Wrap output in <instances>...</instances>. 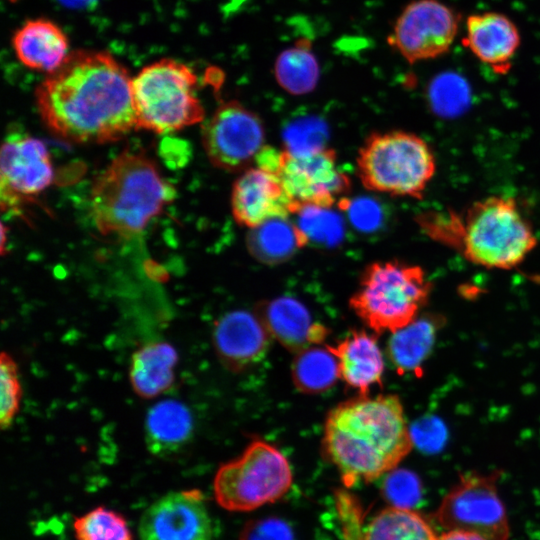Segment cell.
Masks as SVG:
<instances>
[{"instance_id": "1", "label": "cell", "mask_w": 540, "mask_h": 540, "mask_svg": "<svg viewBox=\"0 0 540 540\" xmlns=\"http://www.w3.org/2000/svg\"><path fill=\"white\" fill-rule=\"evenodd\" d=\"M132 77L109 52L76 50L35 90L39 114L75 143L116 141L136 128Z\"/></svg>"}, {"instance_id": "2", "label": "cell", "mask_w": 540, "mask_h": 540, "mask_svg": "<svg viewBox=\"0 0 540 540\" xmlns=\"http://www.w3.org/2000/svg\"><path fill=\"white\" fill-rule=\"evenodd\" d=\"M321 447L347 487L392 472L413 447L401 400L358 395L339 403L327 414Z\"/></svg>"}, {"instance_id": "3", "label": "cell", "mask_w": 540, "mask_h": 540, "mask_svg": "<svg viewBox=\"0 0 540 540\" xmlns=\"http://www.w3.org/2000/svg\"><path fill=\"white\" fill-rule=\"evenodd\" d=\"M175 195L150 158L123 152L92 186V217L102 234L129 238L140 233Z\"/></svg>"}, {"instance_id": "4", "label": "cell", "mask_w": 540, "mask_h": 540, "mask_svg": "<svg viewBox=\"0 0 540 540\" xmlns=\"http://www.w3.org/2000/svg\"><path fill=\"white\" fill-rule=\"evenodd\" d=\"M536 244L532 225L513 198H484L460 216L456 247L473 264L512 269L523 262Z\"/></svg>"}, {"instance_id": "5", "label": "cell", "mask_w": 540, "mask_h": 540, "mask_svg": "<svg viewBox=\"0 0 540 540\" xmlns=\"http://www.w3.org/2000/svg\"><path fill=\"white\" fill-rule=\"evenodd\" d=\"M430 291L431 283L420 266L377 261L362 272L349 306L373 333H393L418 317Z\"/></svg>"}, {"instance_id": "6", "label": "cell", "mask_w": 540, "mask_h": 540, "mask_svg": "<svg viewBox=\"0 0 540 540\" xmlns=\"http://www.w3.org/2000/svg\"><path fill=\"white\" fill-rule=\"evenodd\" d=\"M356 163L366 189L393 196L421 198L436 172L435 155L427 142L401 130L369 135Z\"/></svg>"}, {"instance_id": "7", "label": "cell", "mask_w": 540, "mask_h": 540, "mask_svg": "<svg viewBox=\"0 0 540 540\" xmlns=\"http://www.w3.org/2000/svg\"><path fill=\"white\" fill-rule=\"evenodd\" d=\"M197 82L193 69L175 59L144 66L131 83L136 128L162 134L203 121Z\"/></svg>"}, {"instance_id": "8", "label": "cell", "mask_w": 540, "mask_h": 540, "mask_svg": "<svg viewBox=\"0 0 540 540\" xmlns=\"http://www.w3.org/2000/svg\"><path fill=\"white\" fill-rule=\"evenodd\" d=\"M292 481L283 453L264 440H254L241 455L218 468L213 490L222 508L246 512L283 497Z\"/></svg>"}, {"instance_id": "9", "label": "cell", "mask_w": 540, "mask_h": 540, "mask_svg": "<svg viewBox=\"0 0 540 540\" xmlns=\"http://www.w3.org/2000/svg\"><path fill=\"white\" fill-rule=\"evenodd\" d=\"M255 161L279 177L293 204L292 214L303 205L330 208L350 188L349 178L338 169L336 152L329 148L293 155L264 146Z\"/></svg>"}, {"instance_id": "10", "label": "cell", "mask_w": 540, "mask_h": 540, "mask_svg": "<svg viewBox=\"0 0 540 540\" xmlns=\"http://www.w3.org/2000/svg\"><path fill=\"white\" fill-rule=\"evenodd\" d=\"M497 480L498 473L462 475L441 501L435 519L447 530H467L487 540H509V524Z\"/></svg>"}, {"instance_id": "11", "label": "cell", "mask_w": 540, "mask_h": 540, "mask_svg": "<svg viewBox=\"0 0 540 540\" xmlns=\"http://www.w3.org/2000/svg\"><path fill=\"white\" fill-rule=\"evenodd\" d=\"M460 13L441 0H412L396 18L387 38L409 64L447 54L459 31Z\"/></svg>"}, {"instance_id": "12", "label": "cell", "mask_w": 540, "mask_h": 540, "mask_svg": "<svg viewBox=\"0 0 540 540\" xmlns=\"http://www.w3.org/2000/svg\"><path fill=\"white\" fill-rule=\"evenodd\" d=\"M264 140L260 117L234 100L221 104L202 129V142L210 162L227 171L248 167L265 146Z\"/></svg>"}, {"instance_id": "13", "label": "cell", "mask_w": 540, "mask_h": 540, "mask_svg": "<svg viewBox=\"0 0 540 540\" xmlns=\"http://www.w3.org/2000/svg\"><path fill=\"white\" fill-rule=\"evenodd\" d=\"M2 210H16L32 201L53 181L54 171L45 144L28 134H9L1 148Z\"/></svg>"}, {"instance_id": "14", "label": "cell", "mask_w": 540, "mask_h": 540, "mask_svg": "<svg viewBox=\"0 0 540 540\" xmlns=\"http://www.w3.org/2000/svg\"><path fill=\"white\" fill-rule=\"evenodd\" d=\"M140 540H212L214 531L203 493L198 489L170 492L142 514Z\"/></svg>"}, {"instance_id": "15", "label": "cell", "mask_w": 540, "mask_h": 540, "mask_svg": "<svg viewBox=\"0 0 540 540\" xmlns=\"http://www.w3.org/2000/svg\"><path fill=\"white\" fill-rule=\"evenodd\" d=\"M293 204L279 177L266 169L249 168L235 181L231 208L236 222L253 229L269 219L288 217Z\"/></svg>"}, {"instance_id": "16", "label": "cell", "mask_w": 540, "mask_h": 540, "mask_svg": "<svg viewBox=\"0 0 540 540\" xmlns=\"http://www.w3.org/2000/svg\"><path fill=\"white\" fill-rule=\"evenodd\" d=\"M271 336L256 314L236 310L219 318L213 330L216 354L232 372L244 371L264 359Z\"/></svg>"}, {"instance_id": "17", "label": "cell", "mask_w": 540, "mask_h": 540, "mask_svg": "<svg viewBox=\"0 0 540 540\" xmlns=\"http://www.w3.org/2000/svg\"><path fill=\"white\" fill-rule=\"evenodd\" d=\"M462 44L495 73L504 74L521 45L516 23L504 13L484 11L468 15Z\"/></svg>"}, {"instance_id": "18", "label": "cell", "mask_w": 540, "mask_h": 540, "mask_svg": "<svg viewBox=\"0 0 540 540\" xmlns=\"http://www.w3.org/2000/svg\"><path fill=\"white\" fill-rule=\"evenodd\" d=\"M255 314L271 338L295 354L322 344L328 336V328L313 322L306 306L293 297L263 301L257 305Z\"/></svg>"}, {"instance_id": "19", "label": "cell", "mask_w": 540, "mask_h": 540, "mask_svg": "<svg viewBox=\"0 0 540 540\" xmlns=\"http://www.w3.org/2000/svg\"><path fill=\"white\" fill-rule=\"evenodd\" d=\"M11 44L22 65L46 74L57 70L71 53L65 31L42 17L24 22L14 32Z\"/></svg>"}, {"instance_id": "20", "label": "cell", "mask_w": 540, "mask_h": 540, "mask_svg": "<svg viewBox=\"0 0 540 540\" xmlns=\"http://www.w3.org/2000/svg\"><path fill=\"white\" fill-rule=\"evenodd\" d=\"M338 361L339 375L359 395H368L372 387L382 385L384 359L377 334L353 330L335 346H327Z\"/></svg>"}, {"instance_id": "21", "label": "cell", "mask_w": 540, "mask_h": 540, "mask_svg": "<svg viewBox=\"0 0 540 540\" xmlns=\"http://www.w3.org/2000/svg\"><path fill=\"white\" fill-rule=\"evenodd\" d=\"M144 430L149 452L157 457H168L181 451L191 440L193 418L182 402L166 399L149 409Z\"/></svg>"}, {"instance_id": "22", "label": "cell", "mask_w": 540, "mask_h": 540, "mask_svg": "<svg viewBox=\"0 0 540 540\" xmlns=\"http://www.w3.org/2000/svg\"><path fill=\"white\" fill-rule=\"evenodd\" d=\"M177 361L176 349L167 342L148 343L136 350L129 369L134 392L141 398L151 399L167 391L174 382Z\"/></svg>"}, {"instance_id": "23", "label": "cell", "mask_w": 540, "mask_h": 540, "mask_svg": "<svg viewBox=\"0 0 540 540\" xmlns=\"http://www.w3.org/2000/svg\"><path fill=\"white\" fill-rule=\"evenodd\" d=\"M439 319L417 317L407 326L392 333L387 355L398 374L416 372L430 354L435 342Z\"/></svg>"}, {"instance_id": "24", "label": "cell", "mask_w": 540, "mask_h": 540, "mask_svg": "<svg viewBox=\"0 0 540 540\" xmlns=\"http://www.w3.org/2000/svg\"><path fill=\"white\" fill-rule=\"evenodd\" d=\"M307 244L304 234L288 217L269 219L251 229L248 236L250 253L265 264L284 262Z\"/></svg>"}, {"instance_id": "25", "label": "cell", "mask_w": 540, "mask_h": 540, "mask_svg": "<svg viewBox=\"0 0 540 540\" xmlns=\"http://www.w3.org/2000/svg\"><path fill=\"white\" fill-rule=\"evenodd\" d=\"M279 86L292 95L312 92L319 81L320 66L309 39L301 38L282 50L274 63Z\"/></svg>"}, {"instance_id": "26", "label": "cell", "mask_w": 540, "mask_h": 540, "mask_svg": "<svg viewBox=\"0 0 540 540\" xmlns=\"http://www.w3.org/2000/svg\"><path fill=\"white\" fill-rule=\"evenodd\" d=\"M430 523L411 508L390 506L364 527V540H437Z\"/></svg>"}, {"instance_id": "27", "label": "cell", "mask_w": 540, "mask_h": 540, "mask_svg": "<svg viewBox=\"0 0 540 540\" xmlns=\"http://www.w3.org/2000/svg\"><path fill=\"white\" fill-rule=\"evenodd\" d=\"M295 387L305 394L331 389L340 378L338 361L327 348L310 346L295 354L291 368Z\"/></svg>"}, {"instance_id": "28", "label": "cell", "mask_w": 540, "mask_h": 540, "mask_svg": "<svg viewBox=\"0 0 540 540\" xmlns=\"http://www.w3.org/2000/svg\"><path fill=\"white\" fill-rule=\"evenodd\" d=\"M73 530L77 540H133L127 520L103 506L75 518Z\"/></svg>"}, {"instance_id": "29", "label": "cell", "mask_w": 540, "mask_h": 540, "mask_svg": "<svg viewBox=\"0 0 540 540\" xmlns=\"http://www.w3.org/2000/svg\"><path fill=\"white\" fill-rule=\"evenodd\" d=\"M330 208L303 205L294 213L298 215L296 225L308 243L314 241L326 246H333L341 241L344 233L343 221Z\"/></svg>"}, {"instance_id": "30", "label": "cell", "mask_w": 540, "mask_h": 540, "mask_svg": "<svg viewBox=\"0 0 540 540\" xmlns=\"http://www.w3.org/2000/svg\"><path fill=\"white\" fill-rule=\"evenodd\" d=\"M285 151L293 155L312 154L326 149L327 124L316 116H303L291 121L284 129Z\"/></svg>"}, {"instance_id": "31", "label": "cell", "mask_w": 540, "mask_h": 540, "mask_svg": "<svg viewBox=\"0 0 540 540\" xmlns=\"http://www.w3.org/2000/svg\"><path fill=\"white\" fill-rule=\"evenodd\" d=\"M0 427L8 429L20 407L22 388L19 380L18 366L6 352L0 357Z\"/></svg>"}, {"instance_id": "32", "label": "cell", "mask_w": 540, "mask_h": 540, "mask_svg": "<svg viewBox=\"0 0 540 540\" xmlns=\"http://www.w3.org/2000/svg\"><path fill=\"white\" fill-rule=\"evenodd\" d=\"M392 472L383 485L386 498L392 506L411 508L421 497L417 477L405 470Z\"/></svg>"}, {"instance_id": "33", "label": "cell", "mask_w": 540, "mask_h": 540, "mask_svg": "<svg viewBox=\"0 0 540 540\" xmlns=\"http://www.w3.org/2000/svg\"><path fill=\"white\" fill-rule=\"evenodd\" d=\"M336 503L344 540H364L363 511L356 498L346 491H339Z\"/></svg>"}, {"instance_id": "34", "label": "cell", "mask_w": 540, "mask_h": 540, "mask_svg": "<svg viewBox=\"0 0 540 540\" xmlns=\"http://www.w3.org/2000/svg\"><path fill=\"white\" fill-rule=\"evenodd\" d=\"M239 540H294V534L285 521L269 517L247 522Z\"/></svg>"}, {"instance_id": "35", "label": "cell", "mask_w": 540, "mask_h": 540, "mask_svg": "<svg viewBox=\"0 0 540 540\" xmlns=\"http://www.w3.org/2000/svg\"><path fill=\"white\" fill-rule=\"evenodd\" d=\"M339 206L348 211L351 222L361 231H373L383 219L381 207L377 202L360 198L353 201L341 199Z\"/></svg>"}, {"instance_id": "36", "label": "cell", "mask_w": 540, "mask_h": 540, "mask_svg": "<svg viewBox=\"0 0 540 540\" xmlns=\"http://www.w3.org/2000/svg\"><path fill=\"white\" fill-rule=\"evenodd\" d=\"M429 98L433 110L439 114L453 115L464 108L463 87L458 83L448 88L447 82L440 86L434 81L430 87Z\"/></svg>"}, {"instance_id": "37", "label": "cell", "mask_w": 540, "mask_h": 540, "mask_svg": "<svg viewBox=\"0 0 540 540\" xmlns=\"http://www.w3.org/2000/svg\"><path fill=\"white\" fill-rule=\"evenodd\" d=\"M437 540H487L485 537L471 531L451 529L438 535Z\"/></svg>"}, {"instance_id": "38", "label": "cell", "mask_w": 540, "mask_h": 540, "mask_svg": "<svg viewBox=\"0 0 540 540\" xmlns=\"http://www.w3.org/2000/svg\"><path fill=\"white\" fill-rule=\"evenodd\" d=\"M63 5L69 6V7H83L87 4H89L93 0H58Z\"/></svg>"}, {"instance_id": "39", "label": "cell", "mask_w": 540, "mask_h": 540, "mask_svg": "<svg viewBox=\"0 0 540 540\" xmlns=\"http://www.w3.org/2000/svg\"><path fill=\"white\" fill-rule=\"evenodd\" d=\"M8 1H9V2H16V1H18V0H8Z\"/></svg>"}]
</instances>
